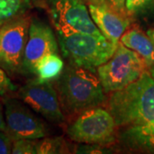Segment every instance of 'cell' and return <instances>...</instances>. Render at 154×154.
Returning a JSON list of instances; mask_svg holds the SVG:
<instances>
[{
  "mask_svg": "<svg viewBox=\"0 0 154 154\" xmlns=\"http://www.w3.org/2000/svg\"><path fill=\"white\" fill-rule=\"evenodd\" d=\"M107 110L116 127L140 126L154 118V79L146 70L136 81L110 93Z\"/></svg>",
  "mask_w": 154,
  "mask_h": 154,
  "instance_id": "6da1fadb",
  "label": "cell"
},
{
  "mask_svg": "<svg viewBox=\"0 0 154 154\" xmlns=\"http://www.w3.org/2000/svg\"><path fill=\"white\" fill-rule=\"evenodd\" d=\"M61 109L68 114L82 111L101 105L105 92L99 77L93 71L68 64L53 83Z\"/></svg>",
  "mask_w": 154,
  "mask_h": 154,
  "instance_id": "7a4b0ae2",
  "label": "cell"
},
{
  "mask_svg": "<svg viewBox=\"0 0 154 154\" xmlns=\"http://www.w3.org/2000/svg\"><path fill=\"white\" fill-rule=\"evenodd\" d=\"M62 55L68 64L94 71L114 54L117 45L104 35L90 33H57Z\"/></svg>",
  "mask_w": 154,
  "mask_h": 154,
  "instance_id": "3957f363",
  "label": "cell"
},
{
  "mask_svg": "<svg viewBox=\"0 0 154 154\" xmlns=\"http://www.w3.org/2000/svg\"><path fill=\"white\" fill-rule=\"evenodd\" d=\"M147 69L135 51L119 41L114 54L98 67L97 72L105 94H110L136 81Z\"/></svg>",
  "mask_w": 154,
  "mask_h": 154,
  "instance_id": "277c9868",
  "label": "cell"
},
{
  "mask_svg": "<svg viewBox=\"0 0 154 154\" xmlns=\"http://www.w3.org/2000/svg\"><path fill=\"white\" fill-rule=\"evenodd\" d=\"M116 122L109 112L102 107L82 111L67 128L73 141L88 145H107L115 141Z\"/></svg>",
  "mask_w": 154,
  "mask_h": 154,
  "instance_id": "5b68a950",
  "label": "cell"
},
{
  "mask_svg": "<svg viewBox=\"0 0 154 154\" xmlns=\"http://www.w3.org/2000/svg\"><path fill=\"white\" fill-rule=\"evenodd\" d=\"M30 22L24 14L0 27V67L8 74L21 73Z\"/></svg>",
  "mask_w": 154,
  "mask_h": 154,
  "instance_id": "8992f818",
  "label": "cell"
},
{
  "mask_svg": "<svg viewBox=\"0 0 154 154\" xmlns=\"http://www.w3.org/2000/svg\"><path fill=\"white\" fill-rule=\"evenodd\" d=\"M50 14L57 33L103 35L92 20L85 0H51Z\"/></svg>",
  "mask_w": 154,
  "mask_h": 154,
  "instance_id": "52a82bcc",
  "label": "cell"
},
{
  "mask_svg": "<svg viewBox=\"0 0 154 154\" xmlns=\"http://www.w3.org/2000/svg\"><path fill=\"white\" fill-rule=\"evenodd\" d=\"M19 98L30 109L51 122L60 123L64 119L58 96L50 81L31 80L20 88Z\"/></svg>",
  "mask_w": 154,
  "mask_h": 154,
  "instance_id": "ba28073f",
  "label": "cell"
},
{
  "mask_svg": "<svg viewBox=\"0 0 154 154\" xmlns=\"http://www.w3.org/2000/svg\"><path fill=\"white\" fill-rule=\"evenodd\" d=\"M5 132L14 141L21 139L38 140L48 135L44 122L28 105L17 99H11L5 104Z\"/></svg>",
  "mask_w": 154,
  "mask_h": 154,
  "instance_id": "9c48e42d",
  "label": "cell"
},
{
  "mask_svg": "<svg viewBox=\"0 0 154 154\" xmlns=\"http://www.w3.org/2000/svg\"><path fill=\"white\" fill-rule=\"evenodd\" d=\"M57 52V39L51 28L37 19L32 20L28 29L21 73L34 75V67L41 57L50 53Z\"/></svg>",
  "mask_w": 154,
  "mask_h": 154,
  "instance_id": "30bf717a",
  "label": "cell"
},
{
  "mask_svg": "<svg viewBox=\"0 0 154 154\" xmlns=\"http://www.w3.org/2000/svg\"><path fill=\"white\" fill-rule=\"evenodd\" d=\"M92 20L100 33L112 43L118 44L121 36L129 28L132 17L127 11L116 10L106 0L104 3L88 5Z\"/></svg>",
  "mask_w": 154,
  "mask_h": 154,
  "instance_id": "8fae6325",
  "label": "cell"
},
{
  "mask_svg": "<svg viewBox=\"0 0 154 154\" xmlns=\"http://www.w3.org/2000/svg\"><path fill=\"white\" fill-rule=\"evenodd\" d=\"M122 44L135 51L147 68L154 65V42L146 33L137 27L128 28L120 38Z\"/></svg>",
  "mask_w": 154,
  "mask_h": 154,
  "instance_id": "7c38bea8",
  "label": "cell"
},
{
  "mask_svg": "<svg viewBox=\"0 0 154 154\" xmlns=\"http://www.w3.org/2000/svg\"><path fill=\"white\" fill-rule=\"evenodd\" d=\"M122 139L132 148L154 152V131L145 128L142 125L128 127Z\"/></svg>",
  "mask_w": 154,
  "mask_h": 154,
  "instance_id": "4fadbf2b",
  "label": "cell"
},
{
  "mask_svg": "<svg viewBox=\"0 0 154 154\" xmlns=\"http://www.w3.org/2000/svg\"><path fill=\"white\" fill-rule=\"evenodd\" d=\"M64 68V63L57 53H50L41 57L34 67V75L42 81L56 79Z\"/></svg>",
  "mask_w": 154,
  "mask_h": 154,
  "instance_id": "5bb4252c",
  "label": "cell"
},
{
  "mask_svg": "<svg viewBox=\"0 0 154 154\" xmlns=\"http://www.w3.org/2000/svg\"><path fill=\"white\" fill-rule=\"evenodd\" d=\"M30 0H0V27L26 13Z\"/></svg>",
  "mask_w": 154,
  "mask_h": 154,
  "instance_id": "9a60e30c",
  "label": "cell"
},
{
  "mask_svg": "<svg viewBox=\"0 0 154 154\" xmlns=\"http://www.w3.org/2000/svg\"><path fill=\"white\" fill-rule=\"evenodd\" d=\"M65 152V144L62 138H42L36 140V154L63 153Z\"/></svg>",
  "mask_w": 154,
  "mask_h": 154,
  "instance_id": "2e32d148",
  "label": "cell"
},
{
  "mask_svg": "<svg viewBox=\"0 0 154 154\" xmlns=\"http://www.w3.org/2000/svg\"><path fill=\"white\" fill-rule=\"evenodd\" d=\"M11 153L36 154V140L21 139L14 140Z\"/></svg>",
  "mask_w": 154,
  "mask_h": 154,
  "instance_id": "e0dca14e",
  "label": "cell"
},
{
  "mask_svg": "<svg viewBox=\"0 0 154 154\" xmlns=\"http://www.w3.org/2000/svg\"><path fill=\"white\" fill-rule=\"evenodd\" d=\"M152 0H125V10L129 15H134L146 9Z\"/></svg>",
  "mask_w": 154,
  "mask_h": 154,
  "instance_id": "ac0fdd59",
  "label": "cell"
},
{
  "mask_svg": "<svg viewBox=\"0 0 154 154\" xmlns=\"http://www.w3.org/2000/svg\"><path fill=\"white\" fill-rule=\"evenodd\" d=\"M16 88V86L11 82L6 72L0 67V96L8 94L11 91H14Z\"/></svg>",
  "mask_w": 154,
  "mask_h": 154,
  "instance_id": "d6986e66",
  "label": "cell"
},
{
  "mask_svg": "<svg viewBox=\"0 0 154 154\" xmlns=\"http://www.w3.org/2000/svg\"><path fill=\"white\" fill-rule=\"evenodd\" d=\"M13 140L5 131H0V154L11 153Z\"/></svg>",
  "mask_w": 154,
  "mask_h": 154,
  "instance_id": "ffe728a7",
  "label": "cell"
},
{
  "mask_svg": "<svg viewBox=\"0 0 154 154\" xmlns=\"http://www.w3.org/2000/svg\"><path fill=\"white\" fill-rule=\"evenodd\" d=\"M111 5L120 11H126L125 10V0H108Z\"/></svg>",
  "mask_w": 154,
  "mask_h": 154,
  "instance_id": "44dd1931",
  "label": "cell"
},
{
  "mask_svg": "<svg viewBox=\"0 0 154 154\" xmlns=\"http://www.w3.org/2000/svg\"><path fill=\"white\" fill-rule=\"evenodd\" d=\"M6 130V122L5 117L4 115L3 106L0 104V131H5Z\"/></svg>",
  "mask_w": 154,
  "mask_h": 154,
  "instance_id": "7402d4cb",
  "label": "cell"
},
{
  "mask_svg": "<svg viewBox=\"0 0 154 154\" xmlns=\"http://www.w3.org/2000/svg\"><path fill=\"white\" fill-rule=\"evenodd\" d=\"M142 126H143L145 128L148 129V130L154 131V118L152 121H151L150 122H148V123H146V124H144Z\"/></svg>",
  "mask_w": 154,
  "mask_h": 154,
  "instance_id": "603a6c76",
  "label": "cell"
},
{
  "mask_svg": "<svg viewBox=\"0 0 154 154\" xmlns=\"http://www.w3.org/2000/svg\"><path fill=\"white\" fill-rule=\"evenodd\" d=\"M86 1V4L87 5H90V4H93V5H96V4H101V3H104L106 0H85Z\"/></svg>",
  "mask_w": 154,
  "mask_h": 154,
  "instance_id": "cb8c5ba5",
  "label": "cell"
},
{
  "mask_svg": "<svg viewBox=\"0 0 154 154\" xmlns=\"http://www.w3.org/2000/svg\"><path fill=\"white\" fill-rule=\"evenodd\" d=\"M146 33H147V35H148L149 37L152 39V41L154 42V28L149 29L148 31L146 32Z\"/></svg>",
  "mask_w": 154,
  "mask_h": 154,
  "instance_id": "d4e9b609",
  "label": "cell"
},
{
  "mask_svg": "<svg viewBox=\"0 0 154 154\" xmlns=\"http://www.w3.org/2000/svg\"><path fill=\"white\" fill-rule=\"evenodd\" d=\"M148 72H149V74L151 75V76L152 77V78L154 79V65H152V66H151L150 68H149Z\"/></svg>",
  "mask_w": 154,
  "mask_h": 154,
  "instance_id": "484cf974",
  "label": "cell"
},
{
  "mask_svg": "<svg viewBox=\"0 0 154 154\" xmlns=\"http://www.w3.org/2000/svg\"><path fill=\"white\" fill-rule=\"evenodd\" d=\"M33 1H37V0H33Z\"/></svg>",
  "mask_w": 154,
  "mask_h": 154,
  "instance_id": "4316f807",
  "label": "cell"
}]
</instances>
